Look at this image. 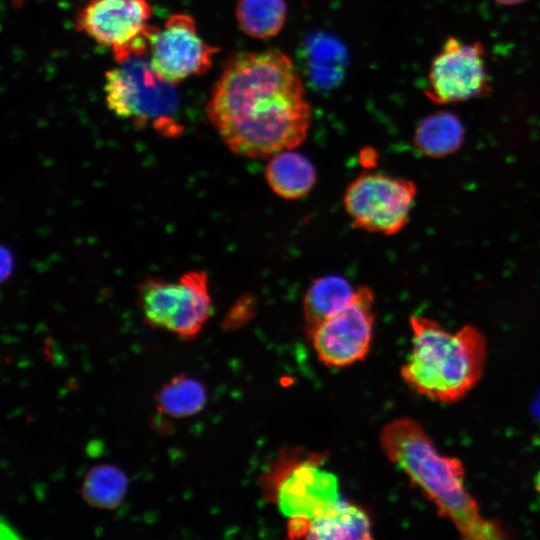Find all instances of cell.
<instances>
[{"instance_id": "6da1fadb", "label": "cell", "mask_w": 540, "mask_h": 540, "mask_svg": "<svg viewBox=\"0 0 540 540\" xmlns=\"http://www.w3.org/2000/svg\"><path fill=\"white\" fill-rule=\"evenodd\" d=\"M206 113L226 147L250 159L300 146L312 119L302 75L288 55L275 49L230 58Z\"/></svg>"}, {"instance_id": "7a4b0ae2", "label": "cell", "mask_w": 540, "mask_h": 540, "mask_svg": "<svg viewBox=\"0 0 540 540\" xmlns=\"http://www.w3.org/2000/svg\"><path fill=\"white\" fill-rule=\"evenodd\" d=\"M380 444L388 459L467 540L507 538L506 530L486 518L465 483V468L456 457L441 454L416 420L401 417L387 423Z\"/></svg>"}, {"instance_id": "3957f363", "label": "cell", "mask_w": 540, "mask_h": 540, "mask_svg": "<svg viewBox=\"0 0 540 540\" xmlns=\"http://www.w3.org/2000/svg\"><path fill=\"white\" fill-rule=\"evenodd\" d=\"M412 346L401 376L418 394L440 403L465 397L481 380L487 360L482 332L472 325L457 331L436 320L411 316Z\"/></svg>"}, {"instance_id": "277c9868", "label": "cell", "mask_w": 540, "mask_h": 540, "mask_svg": "<svg viewBox=\"0 0 540 540\" xmlns=\"http://www.w3.org/2000/svg\"><path fill=\"white\" fill-rule=\"evenodd\" d=\"M116 61L117 66L105 74L108 108L137 125H151L167 136L177 135L178 91L153 68L149 52L129 54Z\"/></svg>"}, {"instance_id": "5b68a950", "label": "cell", "mask_w": 540, "mask_h": 540, "mask_svg": "<svg viewBox=\"0 0 540 540\" xmlns=\"http://www.w3.org/2000/svg\"><path fill=\"white\" fill-rule=\"evenodd\" d=\"M319 453L282 452L262 477L265 496L288 518L312 519L339 500L337 477L321 467Z\"/></svg>"}, {"instance_id": "8992f818", "label": "cell", "mask_w": 540, "mask_h": 540, "mask_svg": "<svg viewBox=\"0 0 540 540\" xmlns=\"http://www.w3.org/2000/svg\"><path fill=\"white\" fill-rule=\"evenodd\" d=\"M138 306L146 324L191 340L212 312L208 276L193 270L177 280L147 277L138 287Z\"/></svg>"}, {"instance_id": "52a82bcc", "label": "cell", "mask_w": 540, "mask_h": 540, "mask_svg": "<svg viewBox=\"0 0 540 540\" xmlns=\"http://www.w3.org/2000/svg\"><path fill=\"white\" fill-rule=\"evenodd\" d=\"M416 195L413 181L368 170L348 184L343 206L353 228L394 235L407 224Z\"/></svg>"}, {"instance_id": "ba28073f", "label": "cell", "mask_w": 540, "mask_h": 540, "mask_svg": "<svg viewBox=\"0 0 540 540\" xmlns=\"http://www.w3.org/2000/svg\"><path fill=\"white\" fill-rule=\"evenodd\" d=\"M375 296L368 286L356 288L352 300L317 325L308 336L319 360L344 367L363 360L372 342Z\"/></svg>"}, {"instance_id": "9c48e42d", "label": "cell", "mask_w": 540, "mask_h": 540, "mask_svg": "<svg viewBox=\"0 0 540 540\" xmlns=\"http://www.w3.org/2000/svg\"><path fill=\"white\" fill-rule=\"evenodd\" d=\"M491 92L485 49L480 42L448 37L430 66L425 94L439 105L482 97Z\"/></svg>"}, {"instance_id": "30bf717a", "label": "cell", "mask_w": 540, "mask_h": 540, "mask_svg": "<svg viewBox=\"0 0 540 540\" xmlns=\"http://www.w3.org/2000/svg\"><path fill=\"white\" fill-rule=\"evenodd\" d=\"M217 51L201 38L190 15L176 13L162 28H155L150 38L149 58L159 75L177 84L205 73Z\"/></svg>"}, {"instance_id": "8fae6325", "label": "cell", "mask_w": 540, "mask_h": 540, "mask_svg": "<svg viewBox=\"0 0 540 540\" xmlns=\"http://www.w3.org/2000/svg\"><path fill=\"white\" fill-rule=\"evenodd\" d=\"M152 8L146 0H91L80 12L78 28L116 52L145 34Z\"/></svg>"}, {"instance_id": "7c38bea8", "label": "cell", "mask_w": 540, "mask_h": 540, "mask_svg": "<svg viewBox=\"0 0 540 540\" xmlns=\"http://www.w3.org/2000/svg\"><path fill=\"white\" fill-rule=\"evenodd\" d=\"M266 182L277 196L297 200L314 188L317 173L312 162L303 154L284 150L268 158L264 169Z\"/></svg>"}, {"instance_id": "4fadbf2b", "label": "cell", "mask_w": 540, "mask_h": 540, "mask_svg": "<svg viewBox=\"0 0 540 540\" xmlns=\"http://www.w3.org/2000/svg\"><path fill=\"white\" fill-rule=\"evenodd\" d=\"M306 539L367 540L371 539V524L363 509L339 500L320 515L308 520Z\"/></svg>"}, {"instance_id": "5bb4252c", "label": "cell", "mask_w": 540, "mask_h": 540, "mask_svg": "<svg viewBox=\"0 0 540 540\" xmlns=\"http://www.w3.org/2000/svg\"><path fill=\"white\" fill-rule=\"evenodd\" d=\"M355 292L356 289L350 282L340 275H325L316 278L303 298L307 334L326 318L345 307L352 300Z\"/></svg>"}, {"instance_id": "9a60e30c", "label": "cell", "mask_w": 540, "mask_h": 540, "mask_svg": "<svg viewBox=\"0 0 540 540\" xmlns=\"http://www.w3.org/2000/svg\"><path fill=\"white\" fill-rule=\"evenodd\" d=\"M460 119L448 111H437L425 117L416 127L414 144L419 152L431 158L454 153L464 141Z\"/></svg>"}, {"instance_id": "2e32d148", "label": "cell", "mask_w": 540, "mask_h": 540, "mask_svg": "<svg viewBox=\"0 0 540 540\" xmlns=\"http://www.w3.org/2000/svg\"><path fill=\"white\" fill-rule=\"evenodd\" d=\"M305 59L308 77L316 87L330 89L342 80L347 53L337 39L324 35L309 38Z\"/></svg>"}, {"instance_id": "e0dca14e", "label": "cell", "mask_w": 540, "mask_h": 540, "mask_svg": "<svg viewBox=\"0 0 540 540\" xmlns=\"http://www.w3.org/2000/svg\"><path fill=\"white\" fill-rule=\"evenodd\" d=\"M235 15L247 36L266 40L283 29L287 6L284 0H238Z\"/></svg>"}, {"instance_id": "ac0fdd59", "label": "cell", "mask_w": 540, "mask_h": 540, "mask_svg": "<svg viewBox=\"0 0 540 540\" xmlns=\"http://www.w3.org/2000/svg\"><path fill=\"white\" fill-rule=\"evenodd\" d=\"M154 399L159 412L173 418H184L200 412L207 396L200 382L179 374L163 384Z\"/></svg>"}, {"instance_id": "d6986e66", "label": "cell", "mask_w": 540, "mask_h": 540, "mask_svg": "<svg viewBox=\"0 0 540 540\" xmlns=\"http://www.w3.org/2000/svg\"><path fill=\"white\" fill-rule=\"evenodd\" d=\"M127 486V477L121 469L110 464H99L86 473L80 493L90 506L114 509L122 502Z\"/></svg>"}, {"instance_id": "ffe728a7", "label": "cell", "mask_w": 540, "mask_h": 540, "mask_svg": "<svg viewBox=\"0 0 540 540\" xmlns=\"http://www.w3.org/2000/svg\"><path fill=\"white\" fill-rule=\"evenodd\" d=\"M254 299L251 295L241 297L227 314L224 324L227 327H234L246 321L251 316L254 308Z\"/></svg>"}, {"instance_id": "44dd1931", "label": "cell", "mask_w": 540, "mask_h": 540, "mask_svg": "<svg viewBox=\"0 0 540 540\" xmlns=\"http://www.w3.org/2000/svg\"><path fill=\"white\" fill-rule=\"evenodd\" d=\"M360 162L362 165L368 169L373 167L377 163V154L376 151L372 148L363 149L360 152Z\"/></svg>"}, {"instance_id": "7402d4cb", "label": "cell", "mask_w": 540, "mask_h": 540, "mask_svg": "<svg viewBox=\"0 0 540 540\" xmlns=\"http://www.w3.org/2000/svg\"><path fill=\"white\" fill-rule=\"evenodd\" d=\"M2 263H6V265L2 266V278H4L10 274L12 270L13 258L10 252L7 253V251H2Z\"/></svg>"}, {"instance_id": "603a6c76", "label": "cell", "mask_w": 540, "mask_h": 540, "mask_svg": "<svg viewBox=\"0 0 540 540\" xmlns=\"http://www.w3.org/2000/svg\"><path fill=\"white\" fill-rule=\"evenodd\" d=\"M494 1L503 5H515V4H520L522 2H525L527 0H494Z\"/></svg>"}]
</instances>
